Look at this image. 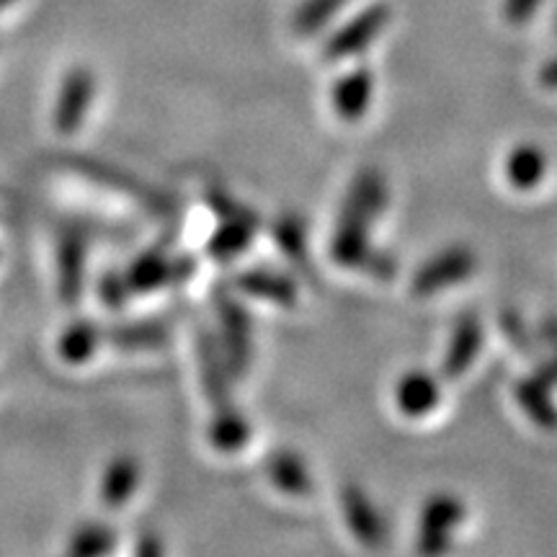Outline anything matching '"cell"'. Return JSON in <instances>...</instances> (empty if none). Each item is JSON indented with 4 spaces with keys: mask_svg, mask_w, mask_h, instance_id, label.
<instances>
[{
    "mask_svg": "<svg viewBox=\"0 0 557 557\" xmlns=\"http://www.w3.org/2000/svg\"><path fill=\"white\" fill-rule=\"evenodd\" d=\"M135 557H163V545H160L158 534L145 532L143 537H139V542H137Z\"/></svg>",
    "mask_w": 557,
    "mask_h": 557,
    "instance_id": "83f0119b",
    "label": "cell"
},
{
    "mask_svg": "<svg viewBox=\"0 0 557 557\" xmlns=\"http://www.w3.org/2000/svg\"><path fill=\"white\" fill-rule=\"evenodd\" d=\"M209 438H212L218 449L235 451L250 438V423L240 416V410H235L227 403V406H220L218 413H214L212 426H209Z\"/></svg>",
    "mask_w": 557,
    "mask_h": 557,
    "instance_id": "44dd1931",
    "label": "cell"
},
{
    "mask_svg": "<svg viewBox=\"0 0 557 557\" xmlns=\"http://www.w3.org/2000/svg\"><path fill=\"white\" fill-rule=\"evenodd\" d=\"M348 3L351 0H302L295 16H292V29H295L297 37H315Z\"/></svg>",
    "mask_w": 557,
    "mask_h": 557,
    "instance_id": "ffe728a7",
    "label": "cell"
},
{
    "mask_svg": "<svg viewBox=\"0 0 557 557\" xmlns=\"http://www.w3.org/2000/svg\"><path fill=\"white\" fill-rule=\"evenodd\" d=\"M276 240L278 246H282L284 256H289V259H302L305 256V233H302V225H297L295 220H284L276 225Z\"/></svg>",
    "mask_w": 557,
    "mask_h": 557,
    "instance_id": "d4e9b609",
    "label": "cell"
},
{
    "mask_svg": "<svg viewBox=\"0 0 557 557\" xmlns=\"http://www.w3.org/2000/svg\"><path fill=\"white\" fill-rule=\"evenodd\" d=\"M387 207V181L377 169H364L348 186V194L336 220L331 256L338 267H367L372 253V233Z\"/></svg>",
    "mask_w": 557,
    "mask_h": 557,
    "instance_id": "6da1fadb",
    "label": "cell"
},
{
    "mask_svg": "<svg viewBox=\"0 0 557 557\" xmlns=\"http://www.w3.org/2000/svg\"><path fill=\"white\" fill-rule=\"evenodd\" d=\"M465 504L449 493H438L429 498L418 521V555L421 557H444L455 545L459 527L465 524Z\"/></svg>",
    "mask_w": 557,
    "mask_h": 557,
    "instance_id": "7a4b0ae2",
    "label": "cell"
},
{
    "mask_svg": "<svg viewBox=\"0 0 557 557\" xmlns=\"http://www.w3.org/2000/svg\"><path fill=\"white\" fill-rule=\"evenodd\" d=\"M96 346H99V331H96V325L78 320V323L70 325L60 336L58 354L67 364H83V361L94 357Z\"/></svg>",
    "mask_w": 557,
    "mask_h": 557,
    "instance_id": "7402d4cb",
    "label": "cell"
},
{
    "mask_svg": "<svg viewBox=\"0 0 557 557\" xmlns=\"http://www.w3.org/2000/svg\"><path fill=\"white\" fill-rule=\"evenodd\" d=\"M218 320L222 333L220 348L233 377H240L250 364V354H253V325H250L248 312L233 297L218 299Z\"/></svg>",
    "mask_w": 557,
    "mask_h": 557,
    "instance_id": "5b68a950",
    "label": "cell"
},
{
    "mask_svg": "<svg viewBox=\"0 0 557 557\" xmlns=\"http://www.w3.org/2000/svg\"><path fill=\"white\" fill-rule=\"evenodd\" d=\"M75 169H78L81 173H86L88 178L101 181V184H109L111 189H116V191H122V194H129L132 199L145 201V207L156 209V212H165V209H169V207H163L165 199L160 197L158 191L145 189V184H139L137 178L127 176V173H124V171L109 169V165L96 163V160H75Z\"/></svg>",
    "mask_w": 557,
    "mask_h": 557,
    "instance_id": "2e32d148",
    "label": "cell"
},
{
    "mask_svg": "<svg viewBox=\"0 0 557 557\" xmlns=\"http://www.w3.org/2000/svg\"><path fill=\"white\" fill-rule=\"evenodd\" d=\"M267 475L282 493L289 496H308L312 491V480L305 459L297 451L278 449L267 459Z\"/></svg>",
    "mask_w": 557,
    "mask_h": 557,
    "instance_id": "e0dca14e",
    "label": "cell"
},
{
    "mask_svg": "<svg viewBox=\"0 0 557 557\" xmlns=\"http://www.w3.org/2000/svg\"><path fill=\"white\" fill-rule=\"evenodd\" d=\"M545 0H504V16L511 26H524Z\"/></svg>",
    "mask_w": 557,
    "mask_h": 557,
    "instance_id": "484cf974",
    "label": "cell"
},
{
    "mask_svg": "<svg viewBox=\"0 0 557 557\" xmlns=\"http://www.w3.org/2000/svg\"><path fill=\"white\" fill-rule=\"evenodd\" d=\"M540 83L549 90H557V58L549 60L547 65L540 70Z\"/></svg>",
    "mask_w": 557,
    "mask_h": 557,
    "instance_id": "f1b7e54d",
    "label": "cell"
},
{
    "mask_svg": "<svg viewBox=\"0 0 557 557\" xmlns=\"http://www.w3.org/2000/svg\"><path fill=\"white\" fill-rule=\"evenodd\" d=\"M127 295H129V287H127V278L124 276L109 274L101 282V299H107L109 305H120Z\"/></svg>",
    "mask_w": 557,
    "mask_h": 557,
    "instance_id": "4316f807",
    "label": "cell"
},
{
    "mask_svg": "<svg viewBox=\"0 0 557 557\" xmlns=\"http://www.w3.org/2000/svg\"><path fill=\"white\" fill-rule=\"evenodd\" d=\"M341 511H344L346 527L357 537L359 545L369 549H380L387 542V524L382 519L374 500L361 491L359 485H346L341 491Z\"/></svg>",
    "mask_w": 557,
    "mask_h": 557,
    "instance_id": "52a82bcc",
    "label": "cell"
},
{
    "mask_svg": "<svg viewBox=\"0 0 557 557\" xmlns=\"http://www.w3.org/2000/svg\"><path fill=\"white\" fill-rule=\"evenodd\" d=\"M189 274L191 261H173L160 250H150V253H143L132 263L124 278H127L129 292H156L163 284H171Z\"/></svg>",
    "mask_w": 557,
    "mask_h": 557,
    "instance_id": "30bf717a",
    "label": "cell"
},
{
    "mask_svg": "<svg viewBox=\"0 0 557 557\" xmlns=\"http://www.w3.org/2000/svg\"><path fill=\"white\" fill-rule=\"evenodd\" d=\"M137 483H139V465L135 457L122 455L111 459L101 480V500L109 508H120L132 498Z\"/></svg>",
    "mask_w": 557,
    "mask_h": 557,
    "instance_id": "ac0fdd59",
    "label": "cell"
},
{
    "mask_svg": "<svg viewBox=\"0 0 557 557\" xmlns=\"http://www.w3.org/2000/svg\"><path fill=\"white\" fill-rule=\"evenodd\" d=\"M88 240L78 227L60 230L58 238V271H60V297L67 305H75L83 295L86 278Z\"/></svg>",
    "mask_w": 557,
    "mask_h": 557,
    "instance_id": "9c48e42d",
    "label": "cell"
},
{
    "mask_svg": "<svg viewBox=\"0 0 557 557\" xmlns=\"http://www.w3.org/2000/svg\"><path fill=\"white\" fill-rule=\"evenodd\" d=\"M549 160L540 145H517L504 160V176L508 186L517 191L540 189L542 181L547 178Z\"/></svg>",
    "mask_w": 557,
    "mask_h": 557,
    "instance_id": "4fadbf2b",
    "label": "cell"
},
{
    "mask_svg": "<svg viewBox=\"0 0 557 557\" xmlns=\"http://www.w3.org/2000/svg\"><path fill=\"white\" fill-rule=\"evenodd\" d=\"M111 547H114V532H111L109 527L90 524L83 527L81 532L75 534L67 557H101L107 555Z\"/></svg>",
    "mask_w": 557,
    "mask_h": 557,
    "instance_id": "cb8c5ba5",
    "label": "cell"
},
{
    "mask_svg": "<svg viewBox=\"0 0 557 557\" xmlns=\"http://www.w3.org/2000/svg\"><path fill=\"white\" fill-rule=\"evenodd\" d=\"M478 259L468 246H449L421 263L416 276L410 278V292L416 297H434L449 287L468 282L475 274Z\"/></svg>",
    "mask_w": 557,
    "mask_h": 557,
    "instance_id": "3957f363",
    "label": "cell"
},
{
    "mask_svg": "<svg viewBox=\"0 0 557 557\" xmlns=\"http://www.w3.org/2000/svg\"><path fill=\"white\" fill-rule=\"evenodd\" d=\"M389 24V9L387 3H372L364 11H359L351 21H346L333 37L325 41L323 54L325 60L341 62L348 58H359L361 52H367L374 41L380 39V34L387 29Z\"/></svg>",
    "mask_w": 557,
    "mask_h": 557,
    "instance_id": "277c9868",
    "label": "cell"
},
{
    "mask_svg": "<svg viewBox=\"0 0 557 557\" xmlns=\"http://www.w3.org/2000/svg\"><path fill=\"white\" fill-rule=\"evenodd\" d=\"M553 385L555 380L549 377L545 369H542V372H537V377L519 382L517 387L519 406L524 408V413L542 429L557 426V400H555Z\"/></svg>",
    "mask_w": 557,
    "mask_h": 557,
    "instance_id": "9a60e30c",
    "label": "cell"
},
{
    "mask_svg": "<svg viewBox=\"0 0 557 557\" xmlns=\"http://www.w3.org/2000/svg\"><path fill=\"white\" fill-rule=\"evenodd\" d=\"M253 235H256L253 214L238 207L230 209V212H225V220H222L220 230L212 235V240H209V253L220 261L235 259V256H240L243 250L250 246Z\"/></svg>",
    "mask_w": 557,
    "mask_h": 557,
    "instance_id": "5bb4252c",
    "label": "cell"
},
{
    "mask_svg": "<svg viewBox=\"0 0 557 557\" xmlns=\"http://www.w3.org/2000/svg\"><path fill=\"white\" fill-rule=\"evenodd\" d=\"M11 3H13V0H0V11H5V9H9Z\"/></svg>",
    "mask_w": 557,
    "mask_h": 557,
    "instance_id": "4dcf8cb0",
    "label": "cell"
},
{
    "mask_svg": "<svg viewBox=\"0 0 557 557\" xmlns=\"http://www.w3.org/2000/svg\"><path fill=\"white\" fill-rule=\"evenodd\" d=\"M96 96V75L88 67H73L62 78L58 103H54V129L60 135H73L81 129L83 120L88 116L90 103Z\"/></svg>",
    "mask_w": 557,
    "mask_h": 557,
    "instance_id": "8992f818",
    "label": "cell"
},
{
    "mask_svg": "<svg viewBox=\"0 0 557 557\" xmlns=\"http://www.w3.org/2000/svg\"><path fill=\"white\" fill-rule=\"evenodd\" d=\"M169 338V329L163 323H152V320H145V323H129L122 325V329L111 331V341H114L120 348H127V351H143V348H156L165 344Z\"/></svg>",
    "mask_w": 557,
    "mask_h": 557,
    "instance_id": "603a6c76",
    "label": "cell"
},
{
    "mask_svg": "<svg viewBox=\"0 0 557 557\" xmlns=\"http://www.w3.org/2000/svg\"><path fill=\"white\" fill-rule=\"evenodd\" d=\"M545 372L557 382V341H555V357H553V361H549V364L545 367Z\"/></svg>",
    "mask_w": 557,
    "mask_h": 557,
    "instance_id": "f546056e",
    "label": "cell"
},
{
    "mask_svg": "<svg viewBox=\"0 0 557 557\" xmlns=\"http://www.w3.org/2000/svg\"><path fill=\"white\" fill-rule=\"evenodd\" d=\"M333 109L341 120L357 122L367 114L374 99V73L367 67H354L341 75L333 86Z\"/></svg>",
    "mask_w": 557,
    "mask_h": 557,
    "instance_id": "8fae6325",
    "label": "cell"
},
{
    "mask_svg": "<svg viewBox=\"0 0 557 557\" xmlns=\"http://www.w3.org/2000/svg\"><path fill=\"white\" fill-rule=\"evenodd\" d=\"M485 331L483 323H480L478 315H462L451 329V336L447 341V351H444L442 359V372L444 377L457 380L468 374V369L475 364L480 348H483Z\"/></svg>",
    "mask_w": 557,
    "mask_h": 557,
    "instance_id": "ba28073f",
    "label": "cell"
},
{
    "mask_svg": "<svg viewBox=\"0 0 557 557\" xmlns=\"http://www.w3.org/2000/svg\"><path fill=\"white\" fill-rule=\"evenodd\" d=\"M238 287L250 297L267 299V302L274 305H292L297 299V289L292 278L276 274V271H246V274L238 276Z\"/></svg>",
    "mask_w": 557,
    "mask_h": 557,
    "instance_id": "d6986e66",
    "label": "cell"
},
{
    "mask_svg": "<svg viewBox=\"0 0 557 557\" xmlns=\"http://www.w3.org/2000/svg\"><path fill=\"white\" fill-rule=\"evenodd\" d=\"M438 400H442V385L434 374L421 372V369L408 372L395 387V403L408 418L431 416L438 408Z\"/></svg>",
    "mask_w": 557,
    "mask_h": 557,
    "instance_id": "7c38bea8",
    "label": "cell"
}]
</instances>
